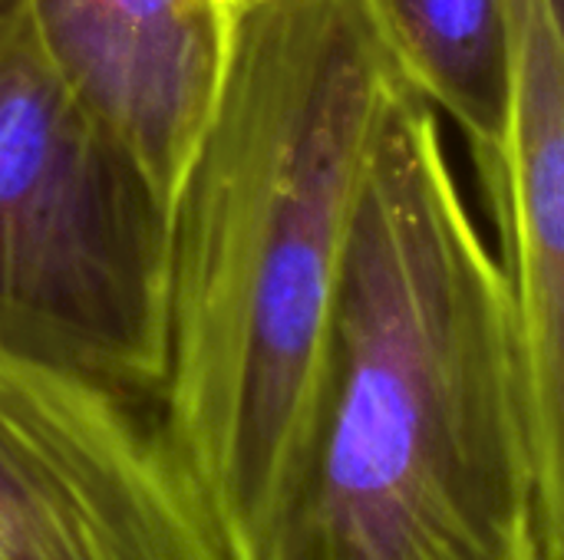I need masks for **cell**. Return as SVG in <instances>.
<instances>
[{
  "label": "cell",
  "instance_id": "obj_4",
  "mask_svg": "<svg viewBox=\"0 0 564 560\" xmlns=\"http://www.w3.org/2000/svg\"><path fill=\"white\" fill-rule=\"evenodd\" d=\"M0 560H228L159 422L0 350Z\"/></svg>",
  "mask_w": 564,
  "mask_h": 560
},
{
  "label": "cell",
  "instance_id": "obj_8",
  "mask_svg": "<svg viewBox=\"0 0 564 560\" xmlns=\"http://www.w3.org/2000/svg\"><path fill=\"white\" fill-rule=\"evenodd\" d=\"M545 3H549V10L555 17V26H558V33H562L564 40V0H545Z\"/></svg>",
  "mask_w": 564,
  "mask_h": 560
},
{
  "label": "cell",
  "instance_id": "obj_1",
  "mask_svg": "<svg viewBox=\"0 0 564 560\" xmlns=\"http://www.w3.org/2000/svg\"><path fill=\"white\" fill-rule=\"evenodd\" d=\"M403 86L357 0H241L172 215L155 419L228 560H278L291 528L364 178Z\"/></svg>",
  "mask_w": 564,
  "mask_h": 560
},
{
  "label": "cell",
  "instance_id": "obj_5",
  "mask_svg": "<svg viewBox=\"0 0 564 560\" xmlns=\"http://www.w3.org/2000/svg\"><path fill=\"white\" fill-rule=\"evenodd\" d=\"M59 83L172 215L218 112L241 0H26Z\"/></svg>",
  "mask_w": 564,
  "mask_h": 560
},
{
  "label": "cell",
  "instance_id": "obj_2",
  "mask_svg": "<svg viewBox=\"0 0 564 560\" xmlns=\"http://www.w3.org/2000/svg\"><path fill=\"white\" fill-rule=\"evenodd\" d=\"M278 560H542L509 271L406 86L364 178Z\"/></svg>",
  "mask_w": 564,
  "mask_h": 560
},
{
  "label": "cell",
  "instance_id": "obj_6",
  "mask_svg": "<svg viewBox=\"0 0 564 560\" xmlns=\"http://www.w3.org/2000/svg\"><path fill=\"white\" fill-rule=\"evenodd\" d=\"M492 224L516 297L539 554L564 560V40L545 0H519L509 188Z\"/></svg>",
  "mask_w": 564,
  "mask_h": 560
},
{
  "label": "cell",
  "instance_id": "obj_7",
  "mask_svg": "<svg viewBox=\"0 0 564 560\" xmlns=\"http://www.w3.org/2000/svg\"><path fill=\"white\" fill-rule=\"evenodd\" d=\"M400 79L473 155L489 218L509 188L519 0H357Z\"/></svg>",
  "mask_w": 564,
  "mask_h": 560
},
{
  "label": "cell",
  "instance_id": "obj_3",
  "mask_svg": "<svg viewBox=\"0 0 564 560\" xmlns=\"http://www.w3.org/2000/svg\"><path fill=\"white\" fill-rule=\"evenodd\" d=\"M169 215L0 0V350L132 406L169 370Z\"/></svg>",
  "mask_w": 564,
  "mask_h": 560
}]
</instances>
